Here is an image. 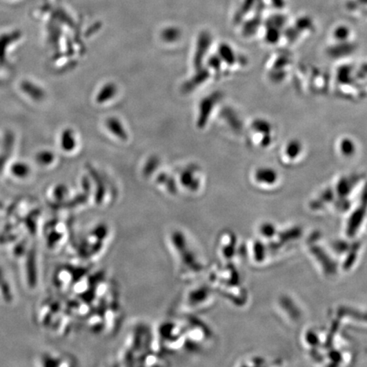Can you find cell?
<instances>
[{"mask_svg":"<svg viewBox=\"0 0 367 367\" xmlns=\"http://www.w3.org/2000/svg\"><path fill=\"white\" fill-rule=\"evenodd\" d=\"M165 242L179 280L192 282L206 271L207 261L204 253L185 229L171 227L165 234Z\"/></svg>","mask_w":367,"mask_h":367,"instance_id":"obj_1","label":"cell"},{"mask_svg":"<svg viewBox=\"0 0 367 367\" xmlns=\"http://www.w3.org/2000/svg\"><path fill=\"white\" fill-rule=\"evenodd\" d=\"M113 237L115 230L108 222L101 220L92 224L77 238L73 245L75 255L84 263L97 262L109 250Z\"/></svg>","mask_w":367,"mask_h":367,"instance_id":"obj_2","label":"cell"},{"mask_svg":"<svg viewBox=\"0 0 367 367\" xmlns=\"http://www.w3.org/2000/svg\"><path fill=\"white\" fill-rule=\"evenodd\" d=\"M186 337V350L194 353L207 350L212 341V331L195 315L186 314L179 318Z\"/></svg>","mask_w":367,"mask_h":367,"instance_id":"obj_3","label":"cell"},{"mask_svg":"<svg viewBox=\"0 0 367 367\" xmlns=\"http://www.w3.org/2000/svg\"><path fill=\"white\" fill-rule=\"evenodd\" d=\"M156 341L159 348L176 353L186 350V337L179 319H166L160 323L156 331Z\"/></svg>","mask_w":367,"mask_h":367,"instance_id":"obj_4","label":"cell"},{"mask_svg":"<svg viewBox=\"0 0 367 367\" xmlns=\"http://www.w3.org/2000/svg\"><path fill=\"white\" fill-rule=\"evenodd\" d=\"M214 304V293L210 288L204 284H193L186 289L181 299L184 313L196 315L210 309Z\"/></svg>","mask_w":367,"mask_h":367,"instance_id":"obj_5","label":"cell"},{"mask_svg":"<svg viewBox=\"0 0 367 367\" xmlns=\"http://www.w3.org/2000/svg\"><path fill=\"white\" fill-rule=\"evenodd\" d=\"M69 223L62 219H54L48 225L45 231L47 247L51 249L61 248L67 244L70 237Z\"/></svg>","mask_w":367,"mask_h":367,"instance_id":"obj_6","label":"cell"},{"mask_svg":"<svg viewBox=\"0 0 367 367\" xmlns=\"http://www.w3.org/2000/svg\"><path fill=\"white\" fill-rule=\"evenodd\" d=\"M39 366H76V359L72 356L62 352H46L39 356Z\"/></svg>","mask_w":367,"mask_h":367,"instance_id":"obj_7","label":"cell"},{"mask_svg":"<svg viewBox=\"0 0 367 367\" xmlns=\"http://www.w3.org/2000/svg\"><path fill=\"white\" fill-rule=\"evenodd\" d=\"M179 183L190 195H197L199 193L201 184L199 178L196 177L193 171L186 170L183 172L179 179Z\"/></svg>","mask_w":367,"mask_h":367,"instance_id":"obj_8","label":"cell"},{"mask_svg":"<svg viewBox=\"0 0 367 367\" xmlns=\"http://www.w3.org/2000/svg\"><path fill=\"white\" fill-rule=\"evenodd\" d=\"M14 299V292L12 285L10 284L8 275L0 266V302L3 304H12Z\"/></svg>","mask_w":367,"mask_h":367,"instance_id":"obj_9","label":"cell"},{"mask_svg":"<svg viewBox=\"0 0 367 367\" xmlns=\"http://www.w3.org/2000/svg\"><path fill=\"white\" fill-rule=\"evenodd\" d=\"M108 126L112 128V131L115 132V134L119 135L121 138H126V135L124 133L123 130H119V128L121 127L119 122H117V120L112 119L108 122Z\"/></svg>","mask_w":367,"mask_h":367,"instance_id":"obj_10","label":"cell"},{"mask_svg":"<svg viewBox=\"0 0 367 367\" xmlns=\"http://www.w3.org/2000/svg\"><path fill=\"white\" fill-rule=\"evenodd\" d=\"M115 87H112V86L105 87L104 90H101L100 95H99L100 97H99L98 100L100 101L108 100V99L112 97V95L113 93H115Z\"/></svg>","mask_w":367,"mask_h":367,"instance_id":"obj_11","label":"cell"}]
</instances>
